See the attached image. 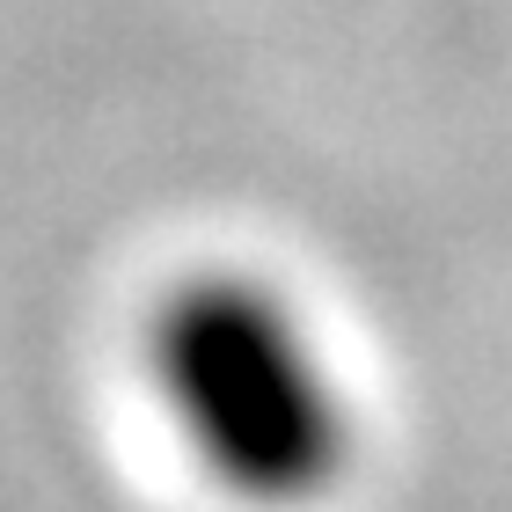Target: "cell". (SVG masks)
Returning <instances> with one entry per match:
<instances>
[{
  "mask_svg": "<svg viewBox=\"0 0 512 512\" xmlns=\"http://www.w3.org/2000/svg\"><path fill=\"white\" fill-rule=\"evenodd\" d=\"M147 374L220 491L264 512L337 491L352 403L286 293L242 271L183 278L147 322Z\"/></svg>",
  "mask_w": 512,
  "mask_h": 512,
  "instance_id": "1",
  "label": "cell"
}]
</instances>
